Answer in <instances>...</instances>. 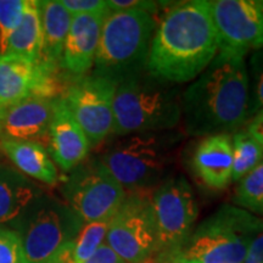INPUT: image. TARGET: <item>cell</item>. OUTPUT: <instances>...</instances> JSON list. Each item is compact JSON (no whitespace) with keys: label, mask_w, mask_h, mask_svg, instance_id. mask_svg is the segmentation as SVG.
<instances>
[{"label":"cell","mask_w":263,"mask_h":263,"mask_svg":"<svg viewBox=\"0 0 263 263\" xmlns=\"http://www.w3.org/2000/svg\"><path fill=\"white\" fill-rule=\"evenodd\" d=\"M217 52V33L210 2L179 3L156 26L146 72L167 83H185L199 77Z\"/></svg>","instance_id":"obj_1"},{"label":"cell","mask_w":263,"mask_h":263,"mask_svg":"<svg viewBox=\"0 0 263 263\" xmlns=\"http://www.w3.org/2000/svg\"><path fill=\"white\" fill-rule=\"evenodd\" d=\"M250 81L245 60L217 52L182 97V116L189 136L209 137L238 129L249 118Z\"/></svg>","instance_id":"obj_2"},{"label":"cell","mask_w":263,"mask_h":263,"mask_svg":"<svg viewBox=\"0 0 263 263\" xmlns=\"http://www.w3.org/2000/svg\"><path fill=\"white\" fill-rule=\"evenodd\" d=\"M182 97L176 84L157 80L146 71L120 82L111 133L127 137L173 129L182 120Z\"/></svg>","instance_id":"obj_3"},{"label":"cell","mask_w":263,"mask_h":263,"mask_svg":"<svg viewBox=\"0 0 263 263\" xmlns=\"http://www.w3.org/2000/svg\"><path fill=\"white\" fill-rule=\"evenodd\" d=\"M263 219L240 207L222 205L194 228L178 251L161 263H242Z\"/></svg>","instance_id":"obj_4"},{"label":"cell","mask_w":263,"mask_h":263,"mask_svg":"<svg viewBox=\"0 0 263 263\" xmlns=\"http://www.w3.org/2000/svg\"><path fill=\"white\" fill-rule=\"evenodd\" d=\"M155 28V17L150 12L108 11L101 27L91 74L106 77L118 84L145 72Z\"/></svg>","instance_id":"obj_5"},{"label":"cell","mask_w":263,"mask_h":263,"mask_svg":"<svg viewBox=\"0 0 263 263\" xmlns=\"http://www.w3.org/2000/svg\"><path fill=\"white\" fill-rule=\"evenodd\" d=\"M178 141L168 132L132 134L114 143L100 160L124 190H151L163 182Z\"/></svg>","instance_id":"obj_6"},{"label":"cell","mask_w":263,"mask_h":263,"mask_svg":"<svg viewBox=\"0 0 263 263\" xmlns=\"http://www.w3.org/2000/svg\"><path fill=\"white\" fill-rule=\"evenodd\" d=\"M22 219L25 223L18 234L24 263H47L83 227L67 203L44 194L32 203Z\"/></svg>","instance_id":"obj_7"},{"label":"cell","mask_w":263,"mask_h":263,"mask_svg":"<svg viewBox=\"0 0 263 263\" xmlns=\"http://www.w3.org/2000/svg\"><path fill=\"white\" fill-rule=\"evenodd\" d=\"M157 246L153 259L161 263L182 248L199 215L193 189L184 176L164 179L151 196Z\"/></svg>","instance_id":"obj_8"},{"label":"cell","mask_w":263,"mask_h":263,"mask_svg":"<svg viewBox=\"0 0 263 263\" xmlns=\"http://www.w3.org/2000/svg\"><path fill=\"white\" fill-rule=\"evenodd\" d=\"M61 192L83 224L112 218L127 195L106 166L97 159L74 167Z\"/></svg>","instance_id":"obj_9"},{"label":"cell","mask_w":263,"mask_h":263,"mask_svg":"<svg viewBox=\"0 0 263 263\" xmlns=\"http://www.w3.org/2000/svg\"><path fill=\"white\" fill-rule=\"evenodd\" d=\"M153 193L130 192L108 223L106 244L127 263H146L156 252Z\"/></svg>","instance_id":"obj_10"},{"label":"cell","mask_w":263,"mask_h":263,"mask_svg":"<svg viewBox=\"0 0 263 263\" xmlns=\"http://www.w3.org/2000/svg\"><path fill=\"white\" fill-rule=\"evenodd\" d=\"M116 87L106 77L84 76L72 82L62 97L90 146L103 143L111 133Z\"/></svg>","instance_id":"obj_11"},{"label":"cell","mask_w":263,"mask_h":263,"mask_svg":"<svg viewBox=\"0 0 263 263\" xmlns=\"http://www.w3.org/2000/svg\"><path fill=\"white\" fill-rule=\"evenodd\" d=\"M210 4L218 52L245 58L249 51L263 49V2L215 0Z\"/></svg>","instance_id":"obj_12"},{"label":"cell","mask_w":263,"mask_h":263,"mask_svg":"<svg viewBox=\"0 0 263 263\" xmlns=\"http://www.w3.org/2000/svg\"><path fill=\"white\" fill-rule=\"evenodd\" d=\"M55 99L27 98L0 110V139L48 140Z\"/></svg>","instance_id":"obj_13"},{"label":"cell","mask_w":263,"mask_h":263,"mask_svg":"<svg viewBox=\"0 0 263 263\" xmlns=\"http://www.w3.org/2000/svg\"><path fill=\"white\" fill-rule=\"evenodd\" d=\"M106 14L74 15L72 18L60 60L61 68L72 80L84 77L94 66Z\"/></svg>","instance_id":"obj_14"},{"label":"cell","mask_w":263,"mask_h":263,"mask_svg":"<svg viewBox=\"0 0 263 263\" xmlns=\"http://www.w3.org/2000/svg\"><path fill=\"white\" fill-rule=\"evenodd\" d=\"M48 141L52 161L64 172H71L83 162L89 153V141L80 124L76 122L64 98L55 99Z\"/></svg>","instance_id":"obj_15"},{"label":"cell","mask_w":263,"mask_h":263,"mask_svg":"<svg viewBox=\"0 0 263 263\" xmlns=\"http://www.w3.org/2000/svg\"><path fill=\"white\" fill-rule=\"evenodd\" d=\"M192 163L196 176L210 188H227L232 182V136L227 133L203 138L194 151Z\"/></svg>","instance_id":"obj_16"},{"label":"cell","mask_w":263,"mask_h":263,"mask_svg":"<svg viewBox=\"0 0 263 263\" xmlns=\"http://www.w3.org/2000/svg\"><path fill=\"white\" fill-rule=\"evenodd\" d=\"M0 150L9 157L16 168L38 182L55 185L59 182L57 164L47 147L38 141L0 139Z\"/></svg>","instance_id":"obj_17"},{"label":"cell","mask_w":263,"mask_h":263,"mask_svg":"<svg viewBox=\"0 0 263 263\" xmlns=\"http://www.w3.org/2000/svg\"><path fill=\"white\" fill-rule=\"evenodd\" d=\"M42 194L18 170L0 164V226L22 218Z\"/></svg>","instance_id":"obj_18"},{"label":"cell","mask_w":263,"mask_h":263,"mask_svg":"<svg viewBox=\"0 0 263 263\" xmlns=\"http://www.w3.org/2000/svg\"><path fill=\"white\" fill-rule=\"evenodd\" d=\"M42 15L43 48L39 62L60 66L65 42L70 31L73 15L59 0L39 2Z\"/></svg>","instance_id":"obj_19"},{"label":"cell","mask_w":263,"mask_h":263,"mask_svg":"<svg viewBox=\"0 0 263 263\" xmlns=\"http://www.w3.org/2000/svg\"><path fill=\"white\" fill-rule=\"evenodd\" d=\"M43 48L42 15L38 0H26L24 17L9 39L4 55H12L33 64L41 60Z\"/></svg>","instance_id":"obj_20"},{"label":"cell","mask_w":263,"mask_h":263,"mask_svg":"<svg viewBox=\"0 0 263 263\" xmlns=\"http://www.w3.org/2000/svg\"><path fill=\"white\" fill-rule=\"evenodd\" d=\"M232 182H240L263 160V146L248 132H238L232 137Z\"/></svg>","instance_id":"obj_21"},{"label":"cell","mask_w":263,"mask_h":263,"mask_svg":"<svg viewBox=\"0 0 263 263\" xmlns=\"http://www.w3.org/2000/svg\"><path fill=\"white\" fill-rule=\"evenodd\" d=\"M108 221L91 222L83 224L77 236L70 241L71 256L73 263H83L104 244L106 239Z\"/></svg>","instance_id":"obj_22"},{"label":"cell","mask_w":263,"mask_h":263,"mask_svg":"<svg viewBox=\"0 0 263 263\" xmlns=\"http://www.w3.org/2000/svg\"><path fill=\"white\" fill-rule=\"evenodd\" d=\"M234 202L246 211L263 215V160L240 180Z\"/></svg>","instance_id":"obj_23"},{"label":"cell","mask_w":263,"mask_h":263,"mask_svg":"<svg viewBox=\"0 0 263 263\" xmlns=\"http://www.w3.org/2000/svg\"><path fill=\"white\" fill-rule=\"evenodd\" d=\"M26 0H0V55H4L9 39L21 24Z\"/></svg>","instance_id":"obj_24"},{"label":"cell","mask_w":263,"mask_h":263,"mask_svg":"<svg viewBox=\"0 0 263 263\" xmlns=\"http://www.w3.org/2000/svg\"><path fill=\"white\" fill-rule=\"evenodd\" d=\"M250 67V115L263 108V49L254 51L249 61Z\"/></svg>","instance_id":"obj_25"},{"label":"cell","mask_w":263,"mask_h":263,"mask_svg":"<svg viewBox=\"0 0 263 263\" xmlns=\"http://www.w3.org/2000/svg\"><path fill=\"white\" fill-rule=\"evenodd\" d=\"M0 263H24L21 236L14 229L0 227Z\"/></svg>","instance_id":"obj_26"},{"label":"cell","mask_w":263,"mask_h":263,"mask_svg":"<svg viewBox=\"0 0 263 263\" xmlns=\"http://www.w3.org/2000/svg\"><path fill=\"white\" fill-rule=\"evenodd\" d=\"M61 4L73 16L108 12L107 3L104 0H62Z\"/></svg>","instance_id":"obj_27"},{"label":"cell","mask_w":263,"mask_h":263,"mask_svg":"<svg viewBox=\"0 0 263 263\" xmlns=\"http://www.w3.org/2000/svg\"><path fill=\"white\" fill-rule=\"evenodd\" d=\"M107 3L108 11H130L141 10L153 14L157 9L155 2H143V0H110Z\"/></svg>","instance_id":"obj_28"},{"label":"cell","mask_w":263,"mask_h":263,"mask_svg":"<svg viewBox=\"0 0 263 263\" xmlns=\"http://www.w3.org/2000/svg\"><path fill=\"white\" fill-rule=\"evenodd\" d=\"M83 263H127L118 256L106 242L99 248L87 261Z\"/></svg>","instance_id":"obj_29"},{"label":"cell","mask_w":263,"mask_h":263,"mask_svg":"<svg viewBox=\"0 0 263 263\" xmlns=\"http://www.w3.org/2000/svg\"><path fill=\"white\" fill-rule=\"evenodd\" d=\"M242 263H263V228L250 244Z\"/></svg>","instance_id":"obj_30"},{"label":"cell","mask_w":263,"mask_h":263,"mask_svg":"<svg viewBox=\"0 0 263 263\" xmlns=\"http://www.w3.org/2000/svg\"><path fill=\"white\" fill-rule=\"evenodd\" d=\"M248 133L263 146V108L258 110L248 126Z\"/></svg>","instance_id":"obj_31"}]
</instances>
